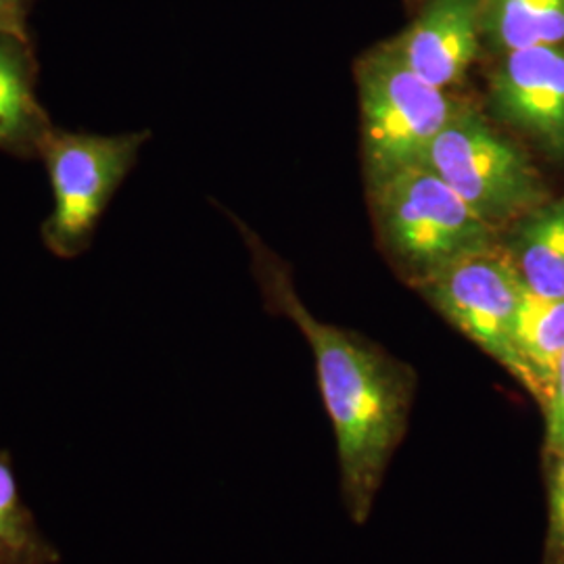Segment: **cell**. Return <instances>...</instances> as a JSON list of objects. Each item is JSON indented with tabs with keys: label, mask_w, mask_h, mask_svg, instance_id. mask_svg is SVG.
Wrapping results in <instances>:
<instances>
[{
	"label": "cell",
	"mask_w": 564,
	"mask_h": 564,
	"mask_svg": "<svg viewBox=\"0 0 564 564\" xmlns=\"http://www.w3.org/2000/svg\"><path fill=\"white\" fill-rule=\"evenodd\" d=\"M550 463V542L547 554L552 556L564 542V454L547 458Z\"/></svg>",
	"instance_id": "15"
},
{
	"label": "cell",
	"mask_w": 564,
	"mask_h": 564,
	"mask_svg": "<svg viewBox=\"0 0 564 564\" xmlns=\"http://www.w3.org/2000/svg\"><path fill=\"white\" fill-rule=\"evenodd\" d=\"M39 63L30 36H0V151L39 160L53 121L36 97Z\"/></svg>",
	"instance_id": "9"
},
{
	"label": "cell",
	"mask_w": 564,
	"mask_h": 564,
	"mask_svg": "<svg viewBox=\"0 0 564 564\" xmlns=\"http://www.w3.org/2000/svg\"><path fill=\"white\" fill-rule=\"evenodd\" d=\"M366 178L370 193L403 170L424 163L431 142L463 102L398 59L387 44L370 51L356 65Z\"/></svg>",
	"instance_id": "3"
},
{
	"label": "cell",
	"mask_w": 564,
	"mask_h": 564,
	"mask_svg": "<svg viewBox=\"0 0 564 564\" xmlns=\"http://www.w3.org/2000/svg\"><path fill=\"white\" fill-rule=\"evenodd\" d=\"M545 414V456L564 454V356L554 370L552 383L547 389L544 405Z\"/></svg>",
	"instance_id": "14"
},
{
	"label": "cell",
	"mask_w": 564,
	"mask_h": 564,
	"mask_svg": "<svg viewBox=\"0 0 564 564\" xmlns=\"http://www.w3.org/2000/svg\"><path fill=\"white\" fill-rule=\"evenodd\" d=\"M517 345L529 375V393L544 405L554 370L564 356V300H544L524 291Z\"/></svg>",
	"instance_id": "12"
},
{
	"label": "cell",
	"mask_w": 564,
	"mask_h": 564,
	"mask_svg": "<svg viewBox=\"0 0 564 564\" xmlns=\"http://www.w3.org/2000/svg\"><path fill=\"white\" fill-rule=\"evenodd\" d=\"M372 203L384 247L412 284L496 245V228L426 163L372 191Z\"/></svg>",
	"instance_id": "2"
},
{
	"label": "cell",
	"mask_w": 564,
	"mask_h": 564,
	"mask_svg": "<svg viewBox=\"0 0 564 564\" xmlns=\"http://www.w3.org/2000/svg\"><path fill=\"white\" fill-rule=\"evenodd\" d=\"M32 0H0V36L18 34L30 36L28 32V15Z\"/></svg>",
	"instance_id": "16"
},
{
	"label": "cell",
	"mask_w": 564,
	"mask_h": 564,
	"mask_svg": "<svg viewBox=\"0 0 564 564\" xmlns=\"http://www.w3.org/2000/svg\"><path fill=\"white\" fill-rule=\"evenodd\" d=\"M506 253L527 293L564 300V197L519 220Z\"/></svg>",
	"instance_id": "10"
},
{
	"label": "cell",
	"mask_w": 564,
	"mask_h": 564,
	"mask_svg": "<svg viewBox=\"0 0 564 564\" xmlns=\"http://www.w3.org/2000/svg\"><path fill=\"white\" fill-rule=\"evenodd\" d=\"M61 558L21 496L11 454L0 447V564H59Z\"/></svg>",
	"instance_id": "13"
},
{
	"label": "cell",
	"mask_w": 564,
	"mask_h": 564,
	"mask_svg": "<svg viewBox=\"0 0 564 564\" xmlns=\"http://www.w3.org/2000/svg\"><path fill=\"white\" fill-rule=\"evenodd\" d=\"M414 286L447 323L477 343L529 391V375L517 345L524 289L506 249L494 245L468 253Z\"/></svg>",
	"instance_id": "6"
},
{
	"label": "cell",
	"mask_w": 564,
	"mask_h": 564,
	"mask_svg": "<svg viewBox=\"0 0 564 564\" xmlns=\"http://www.w3.org/2000/svg\"><path fill=\"white\" fill-rule=\"evenodd\" d=\"M550 564H564V542L561 547L550 556Z\"/></svg>",
	"instance_id": "17"
},
{
	"label": "cell",
	"mask_w": 564,
	"mask_h": 564,
	"mask_svg": "<svg viewBox=\"0 0 564 564\" xmlns=\"http://www.w3.org/2000/svg\"><path fill=\"white\" fill-rule=\"evenodd\" d=\"M424 163L496 230L547 202L542 176L523 149L468 105L431 142Z\"/></svg>",
	"instance_id": "5"
},
{
	"label": "cell",
	"mask_w": 564,
	"mask_h": 564,
	"mask_svg": "<svg viewBox=\"0 0 564 564\" xmlns=\"http://www.w3.org/2000/svg\"><path fill=\"white\" fill-rule=\"evenodd\" d=\"M484 41L481 0H429L389 51L424 82L447 90L463 80Z\"/></svg>",
	"instance_id": "8"
},
{
	"label": "cell",
	"mask_w": 564,
	"mask_h": 564,
	"mask_svg": "<svg viewBox=\"0 0 564 564\" xmlns=\"http://www.w3.org/2000/svg\"><path fill=\"white\" fill-rule=\"evenodd\" d=\"M489 105L498 120L564 160V48L500 53L489 76Z\"/></svg>",
	"instance_id": "7"
},
{
	"label": "cell",
	"mask_w": 564,
	"mask_h": 564,
	"mask_svg": "<svg viewBox=\"0 0 564 564\" xmlns=\"http://www.w3.org/2000/svg\"><path fill=\"white\" fill-rule=\"evenodd\" d=\"M256 258L265 297L297 324L312 347L337 440L343 502L354 523L362 524L405 437L414 375L377 345L316 321L297 300L286 274L265 253Z\"/></svg>",
	"instance_id": "1"
},
{
	"label": "cell",
	"mask_w": 564,
	"mask_h": 564,
	"mask_svg": "<svg viewBox=\"0 0 564 564\" xmlns=\"http://www.w3.org/2000/svg\"><path fill=\"white\" fill-rule=\"evenodd\" d=\"M484 41L500 55L519 48H564V0H481Z\"/></svg>",
	"instance_id": "11"
},
{
	"label": "cell",
	"mask_w": 564,
	"mask_h": 564,
	"mask_svg": "<svg viewBox=\"0 0 564 564\" xmlns=\"http://www.w3.org/2000/svg\"><path fill=\"white\" fill-rule=\"evenodd\" d=\"M149 139V130L93 134L53 126L39 155L53 191V209L41 230L53 256L74 260L90 247L105 209Z\"/></svg>",
	"instance_id": "4"
}]
</instances>
